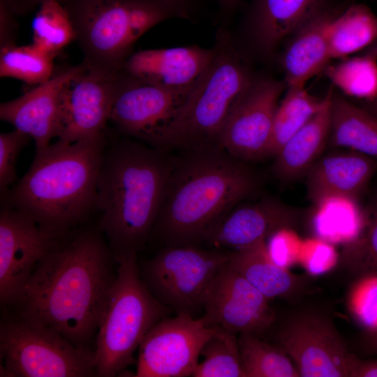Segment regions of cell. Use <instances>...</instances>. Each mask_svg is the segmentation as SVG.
Listing matches in <instances>:
<instances>
[{
	"label": "cell",
	"mask_w": 377,
	"mask_h": 377,
	"mask_svg": "<svg viewBox=\"0 0 377 377\" xmlns=\"http://www.w3.org/2000/svg\"><path fill=\"white\" fill-rule=\"evenodd\" d=\"M112 261L108 244L94 230L59 243L35 267L16 305L18 314L89 348L115 278Z\"/></svg>",
	"instance_id": "6da1fadb"
},
{
	"label": "cell",
	"mask_w": 377,
	"mask_h": 377,
	"mask_svg": "<svg viewBox=\"0 0 377 377\" xmlns=\"http://www.w3.org/2000/svg\"><path fill=\"white\" fill-rule=\"evenodd\" d=\"M186 151L184 156L171 158L151 235L165 246L204 242L220 221L258 185L256 175L245 162L219 146Z\"/></svg>",
	"instance_id": "7a4b0ae2"
},
{
	"label": "cell",
	"mask_w": 377,
	"mask_h": 377,
	"mask_svg": "<svg viewBox=\"0 0 377 377\" xmlns=\"http://www.w3.org/2000/svg\"><path fill=\"white\" fill-rule=\"evenodd\" d=\"M170 168L164 151L135 140L108 141L97 179L96 209L114 263L138 255L151 237Z\"/></svg>",
	"instance_id": "3957f363"
},
{
	"label": "cell",
	"mask_w": 377,
	"mask_h": 377,
	"mask_svg": "<svg viewBox=\"0 0 377 377\" xmlns=\"http://www.w3.org/2000/svg\"><path fill=\"white\" fill-rule=\"evenodd\" d=\"M106 133L74 142L58 140L36 151L22 178L1 198L60 239L96 209L97 179Z\"/></svg>",
	"instance_id": "277c9868"
},
{
	"label": "cell",
	"mask_w": 377,
	"mask_h": 377,
	"mask_svg": "<svg viewBox=\"0 0 377 377\" xmlns=\"http://www.w3.org/2000/svg\"><path fill=\"white\" fill-rule=\"evenodd\" d=\"M215 55L156 139L154 148L190 150L219 146L233 107L256 76L235 47L228 31L216 36Z\"/></svg>",
	"instance_id": "5b68a950"
},
{
	"label": "cell",
	"mask_w": 377,
	"mask_h": 377,
	"mask_svg": "<svg viewBox=\"0 0 377 377\" xmlns=\"http://www.w3.org/2000/svg\"><path fill=\"white\" fill-rule=\"evenodd\" d=\"M73 23L75 40L89 68L122 73L136 41L159 23L186 20L168 0H59Z\"/></svg>",
	"instance_id": "8992f818"
},
{
	"label": "cell",
	"mask_w": 377,
	"mask_h": 377,
	"mask_svg": "<svg viewBox=\"0 0 377 377\" xmlns=\"http://www.w3.org/2000/svg\"><path fill=\"white\" fill-rule=\"evenodd\" d=\"M117 263L96 335L95 364L99 377L119 376L133 364V355L145 335L171 311L144 283L138 255Z\"/></svg>",
	"instance_id": "52a82bcc"
},
{
	"label": "cell",
	"mask_w": 377,
	"mask_h": 377,
	"mask_svg": "<svg viewBox=\"0 0 377 377\" xmlns=\"http://www.w3.org/2000/svg\"><path fill=\"white\" fill-rule=\"evenodd\" d=\"M1 376H97L95 351L75 346L55 330L20 314L0 325Z\"/></svg>",
	"instance_id": "ba28073f"
},
{
	"label": "cell",
	"mask_w": 377,
	"mask_h": 377,
	"mask_svg": "<svg viewBox=\"0 0 377 377\" xmlns=\"http://www.w3.org/2000/svg\"><path fill=\"white\" fill-rule=\"evenodd\" d=\"M230 251L196 245L165 246L142 265L140 274L152 295L177 314L198 318L209 288Z\"/></svg>",
	"instance_id": "9c48e42d"
},
{
	"label": "cell",
	"mask_w": 377,
	"mask_h": 377,
	"mask_svg": "<svg viewBox=\"0 0 377 377\" xmlns=\"http://www.w3.org/2000/svg\"><path fill=\"white\" fill-rule=\"evenodd\" d=\"M276 343L301 377H352L358 359L332 322L316 313L295 315L283 324Z\"/></svg>",
	"instance_id": "30bf717a"
},
{
	"label": "cell",
	"mask_w": 377,
	"mask_h": 377,
	"mask_svg": "<svg viewBox=\"0 0 377 377\" xmlns=\"http://www.w3.org/2000/svg\"><path fill=\"white\" fill-rule=\"evenodd\" d=\"M216 330L201 317L177 314L161 319L138 348L135 376H193L202 346Z\"/></svg>",
	"instance_id": "8fae6325"
},
{
	"label": "cell",
	"mask_w": 377,
	"mask_h": 377,
	"mask_svg": "<svg viewBox=\"0 0 377 377\" xmlns=\"http://www.w3.org/2000/svg\"><path fill=\"white\" fill-rule=\"evenodd\" d=\"M285 89L284 81L256 77L231 110L219 146L244 162L269 157L274 115Z\"/></svg>",
	"instance_id": "7c38bea8"
},
{
	"label": "cell",
	"mask_w": 377,
	"mask_h": 377,
	"mask_svg": "<svg viewBox=\"0 0 377 377\" xmlns=\"http://www.w3.org/2000/svg\"><path fill=\"white\" fill-rule=\"evenodd\" d=\"M26 213L6 205L0 212V300L17 305L38 263L60 242Z\"/></svg>",
	"instance_id": "4fadbf2b"
},
{
	"label": "cell",
	"mask_w": 377,
	"mask_h": 377,
	"mask_svg": "<svg viewBox=\"0 0 377 377\" xmlns=\"http://www.w3.org/2000/svg\"><path fill=\"white\" fill-rule=\"evenodd\" d=\"M191 89L166 88L122 72L117 80L110 121L124 135L153 147Z\"/></svg>",
	"instance_id": "5bb4252c"
},
{
	"label": "cell",
	"mask_w": 377,
	"mask_h": 377,
	"mask_svg": "<svg viewBox=\"0 0 377 377\" xmlns=\"http://www.w3.org/2000/svg\"><path fill=\"white\" fill-rule=\"evenodd\" d=\"M66 84L61 94L58 140L74 142L105 134L110 121L117 80L112 75L88 68Z\"/></svg>",
	"instance_id": "9a60e30c"
},
{
	"label": "cell",
	"mask_w": 377,
	"mask_h": 377,
	"mask_svg": "<svg viewBox=\"0 0 377 377\" xmlns=\"http://www.w3.org/2000/svg\"><path fill=\"white\" fill-rule=\"evenodd\" d=\"M228 262L209 288L201 318L209 327H218L237 335H259L274 320L269 300Z\"/></svg>",
	"instance_id": "2e32d148"
},
{
	"label": "cell",
	"mask_w": 377,
	"mask_h": 377,
	"mask_svg": "<svg viewBox=\"0 0 377 377\" xmlns=\"http://www.w3.org/2000/svg\"><path fill=\"white\" fill-rule=\"evenodd\" d=\"M82 68V63L66 68L20 97L1 103V119L33 139L36 151L47 147L58 135L63 89Z\"/></svg>",
	"instance_id": "e0dca14e"
},
{
	"label": "cell",
	"mask_w": 377,
	"mask_h": 377,
	"mask_svg": "<svg viewBox=\"0 0 377 377\" xmlns=\"http://www.w3.org/2000/svg\"><path fill=\"white\" fill-rule=\"evenodd\" d=\"M214 46L196 45L145 50L132 53L122 72L141 81L175 89L193 87L211 64Z\"/></svg>",
	"instance_id": "ac0fdd59"
},
{
	"label": "cell",
	"mask_w": 377,
	"mask_h": 377,
	"mask_svg": "<svg viewBox=\"0 0 377 377\" xmlns=\"http://www.w3.org/2000/svg\"><path fill=\"white\" fill-rule=\"evenodd\" d=\"M295 221V212L273 200L235 207L204 242L214 248L235 251L265 240L274 232L290 228Z\"/></svg>",
	"instance_id": "d6986e66"
},
{
	"label": "cell",
	"mask_w": 377,
	"mask_h": 377,
	"mask_svg": "<svg viewBox=\"0 0 377 377\" xmlns=\"http://www.w3.org/2000/svg\"><path fill=\"white\" fill-rule=\"evenodd\" d=\"M377 169V161L348 150L319 158L306 174V191L316 205L332 195L357 199Z\"/></svg>",
	"instance_id": "ffe728a7"
},
{
	"label": "cell",
	"mask_w": 377,
	"mask_h": 377,
	"mask_svg": "<svg viewBox=\"0 0 377 377\" xmlns=\"http://www.w3.org/2000/svg\"><path fill=\"white\" fill-rule=\"evenodd\" d=\"M327 8L325 0H253L247 17L253 43L269 54Z\"/></svg>",
	"instance_id": "44dd1931"
},
{
	"label": "cell",
	"mask_w": 377,
	"mask_h": 377,
	"mask_svg": "<svg viewBox=\"0 0 377 377\" xmlns=\"http://www.w3.org/2000/svg\"><path fill=\"white\" fill-rule=\"evenodd\" d=\"M332 13L327 8L291 36L281 58L286 87H304L329 65L326 29Z\"/></svg>",
	"instance_id": "7402d4cb"
},
{
	"label": "cell",
	"mask_w": 377,
	"mask_h": 377,
	"mask_svg": "<svg viewBox=\"0 0 377 377\" xmlns=\"http://www.w3.org/2000/svg\"><path fill=\"white\" fill-rule=\"evenodd\" d=\"M323 107L282 146L275 157L273 173L283 182L305 176L328 142L331 124V95Z\"/></svg>",
	"instance_id": "603a6c76"
},
{
	"label": "cell",
	"mask_w": 377,
	"mask_h": 377,
	"mask_svg": "<svg viewBox=\"0 0 377 377\" xmlns=\"http://www.w3.org/2000/svg\"><path fill=\"white\" fill-rule=\"evenodd\" d=\"M228 263L268 300L288 297L304 287L305 279L273 262L265 240L230 251Z\"/></svg>",
	"instance_id": "cb8c5ba5"
},
{
	"label": "cell",
	"mask_w": 377,
	"mask_h": 377,
	"mask_svg": "<svg viewBox=\"0 0 377 377\" xmlns=\"http://www.w3.org/2000/svg\"><path fill=\"white\" fill-rule=\"evenodd\" d=\"M328 142L334 147L346 148L377 161V116L332 89Z\"/></svg>",
	"instance_id": "d4e9b609"
},
{
	"label": "cell",
	"mask_w": 377,
	"mask_h": 377,
	"mask_svg": "<svg viewBox=\"0 0 377 377\" xmlns=\"http://www.w3.org/2000/svg\"><path fill=\"white\" fill-rule=\"evenodd\" d=\"M326 34L332 59H344L376 43L377 15L364 4H351L333 11Z\"/></svg>",
	"instance_id": "484cf974"
},
{
	"label": "cell",
	"mask_w": 377,
	"mask_h": 377,
	"mask_svg": "<svg viewBox=\"0 0 377 377\" xmlns=\"http://www.w3.org/2000/svg\"><path fill=\"white\" fill-rule=\"evenodd\" d=\"M314 206L312 226L318 238L329 243L346 244L361 234L366 214L357 199L332 195Z\"/></svg>",
	"instance_id": "4316f807"
},
{
	"label": "cell",
	"mask_w": 377,
	"mask_h": 377,
	"mask_svg": "<svg viewBox=\"0 0 377 377\" xmlns=\"http://www.w3.org/2000/svg\"><path fill=\"white\" fill-rule=\"evenodd\" d=\"M327 95L319 98L305 87H286L274 119L269 157L275 156L286 142L304 126L325 105Z\"/></svg>",
	"instance_id": "83f0119b"
},
{
	"label": "cell",
	"mask_w": 377,
	"mask_h": 377,
	"mask_svg": "<svg viewBox=\"0 0 377 377\" xmlns=\"http://www.w3.org/2000/svg\"><path fill=\"white\" fill-rule=\"evenodd\" d=\"M238 341L245 377L300 376L292 360L278 346L251 333L239 334Z\"/></svg>",
	"instance_id": "f1b7e54d"
},
{
	"label": "cell",
	"mask_w": 377,
	"mask_h": 377,
	"mask_svg": "<svg viewBox=\"0 0 377 377\" xmlns=\"http://www.w3.org/2000/svg\"><path fill=\"white\" fill-rule=\"evenodd\" d=\"M325 75L343 94L364 101L377 97V57L367 53L328 65Z\"/></svg>",
	"instance_id": "f546056e"
},
{
	"label": "cell",
	"mask_w": 377,
	"mask_h": 377,
	"mask_svg": "<svg viewBox=\"0 0 377 377\" xmlns=\"http://www.w3.org/2000/svg\"><path fill=\"white\" fill-rule=\"evenodd\" d=\"M55 56L33 43L0 47V76L17 79L32 85L42 84L54 75Z\"/></svg>",
	"instance_id": "4dcf8cb0"
},
{
	"label": "cell",
	"mask_w": 377,
	"mask_h": 377,
	"mask_svg": "<svg viewBox=\"0 0 377 377\" xmlns=\"http://www.w3.org/2000/svg\"><path fill=\"white\" fill-rule=\"evenodd\" d=\"M194 377H245L242 369L238 335L216 327L200 352Z\"/></svg>",
	"instance_id": "1f68e13d"
},
{
	"label": "cell",
	"mask_w": 377,
	"mask_h": 377,
	"mask_svg": "<svg viewBox=\"0 0 377 377\" xmlns=\"http://www.w3.org/2000/svg\"><path fill=\"white\" fill-rule=\"evenodd\" d=\"M32 30L33 44L54 55L75 40L73 23L59 0H47L38 8Z\"/></svg>",
	"instance_id": "d6a6232c"
},
{
	"label": "cell",
	"mask_w": 377,
	"mask_h": 377,
	"mask_svg": "<svg viewBox=\"0 0 377 377\" xmlns=\"http://www.w3.org/2000/svg\"><path fill=\"white\" fill-rule=\"evenodd\" d=\"M366 221L360 236L344 244L341 262L358 276L377 274V198L365 210Z\"/></svg>",
	"instance_id": "836d02e7"
},
{
	"label": "cell",
	"mask_w": 377,
	"mask_h": 377,
	"mask_svg": "<svg viewBox=\"0 0 377 377\" xmlns=\"http://www.w3.org/2000/svg\"><path fill=\"white\" fill-rule=\"evenodd\" d=\"M360 277L350 300L353 312L366 331L377 330V274Z\"/></svg>",
	"instance_id": "e575fe53"
},
{
	"label": "cell",
	"mask_w": 377,
	"mask_h": 377,
	"mask_svg": "<svg viewBox=\"0 0 377 377\" xmlns=\"http://www.w3.org/2000/svg\"><path fill=\"white\" fill-rule=\"evenodd\" d=\"M30 137L14 129L0 134V191L1 198L9 191L16 179V163L22 148L28 144Z\"/></svg>",
	"instance_id": "d590c367"
},
{
	"label": "cell",
	"mask_w": 377,
	"mask_h": 377,
	"mask_svg": "<svg viewBox=\"0 0 377 377\" xmlns=\"http://www.w3.org/2000/svg\"><path fill=\"white\" fill-rule=\"evenodd\" d=\"M265 244L269 258L283 267L297 252L299 246L298 239L290 228L274 232L265 240Z\"/></svg>",
	"instance_id": "8d00e7d4"
},
{
	"label": "cell",
	"mask_w": 377,
	"mask_h": 377,
	"mask_svg": "<svg viewBox=\"0 0 377 377\" xmlns=\"http://www.w3.org/2000/svg\"><path fill=\"white\" fill-rule=\"evenodd\" d=\"M302 252L309 267H325L332 264L337 258L331 243L319 238L309 240L304 244Z\"/></svg>",
	"instance_id": "74e56055"
},
{
	"label": "cell",
	"mask_w": 377,
	"mask_h": 377,
	"mask_svg": "<svg viewBox=\"0 0 377 377\" xmlns=\"http://www.w3.org/2000/svg\"><path fill=\"white\" fill-rule=\"evenodd\" d=\"M17 15L6 0H0V47L15 44Z\"/></svg>",
	"instance_id": "f35d334b"
},
{
	"label": "cell",
	"mask_w": 377,
	"mask_h": 377,
	"mask_svg": "<svg viewBox=\"0 0 377 377\" xmlns=\"http://www.w3.org/2000/svg\"><path fill=\"white\" fill-rule=\"evenodd\" d=\"M12 10L17 15H26L38 8L47 0H6Z\"/></svg>",
	"instance_id": "ab89813d"
},
{
	"label": "cell",
	"mask_w": 377,
	"mask_h": 377,
	"mask_svg": "<svg viewBox=\"0 0 377 377\" xmlns=\"http://www.w3.org/2000/svg\"><path fill=\"white\" fill-rule=\"evenodd\" d=\"M352 377H377V359L367 360L358 359Z\"/></svg>",
	"instance_id": "60d3db41"
},
{
	"label": "cell",
	"mask_w": 377,
	"mask_h": 377,
	"mask_svg": "<svg viewBox=\"0 0 377 377\" xmlns=\"http://www.w3.org/2000/svg\"><path fill=\"white\" fill-rule=\"evenodd\" d=\"M180 9L186 15L187 20L193 18L195 6L198 0H168Z\"/></svg>",
	"instance_id": "b9f144b4"
},
{
	"label": "cell",
	"mask_w": 377,
	"mask_h": 377,
	"mask_svg": "<svg viewBox=\"0 0 377 377\" xmlns=\"http://www.w3.org/2000/svg\"><path fill=\"white\" fill-rule=\"evenodd\" d=\"M364 343V346L369 352L377 353V330L366 331Z\"/></svg>",
	"instance_id": "7bdbcfd3"
},
{
	"label": "cell",
	"mask_w": 377,
	"mask_h": 377,
	"mask_svg": "<svg viewBox=\"0 0 377 377\" xmlns=\"http://www.w3.org/2000/svg\"><path fill=\"white\" fill-rule=\"evenodd\" d=\"M221 12L228 15L231 14L239 5L240 0H216Z\"/></svg>",
	"instance_id": "ee69618b"
},
{
	"label": "cell",
	"mask_w": 377,
	"mask_h": 377,
	"mask_svg": "<svg viewBox=\"0 0 377 377\" xmlns=\"http://www.w3.org/2000/svg\"><path fill=\"white\" fill-rule=\"evenodd\" d=\"M364 108L377 116V97L371 101H365Z\"/></svg>",
	"instance_id": "f6af8a7d"
}]
</instances>
